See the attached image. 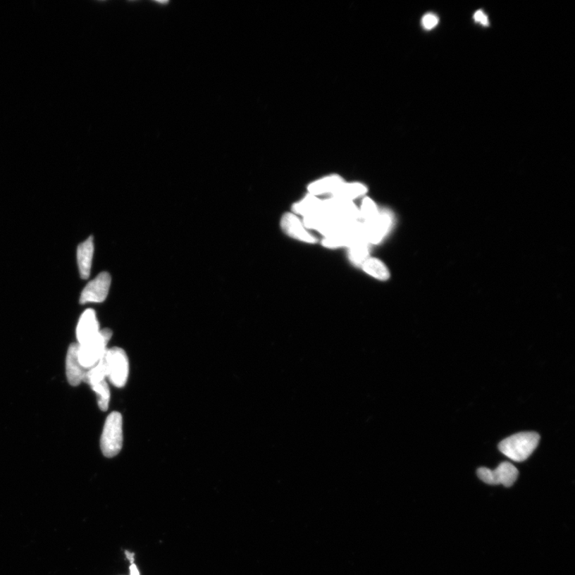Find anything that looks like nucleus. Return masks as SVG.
Returning <instances> with one entry per match:
<instances>
[{
	"mask_svg": "<svg viewBox=\"0 0 575 575\" xmlns=\"http://www.w3.org/2000/svg\"><path fill=\"white\" fill-rule=\"evenodd\" d=\"M540 436L536 433H521L503 440L499 445L500 451L515 462L528 459L538 445Z\"/></svg>",
	"mask_w": 575,
	"mask_h": 575,
	"instance_id": "f257e3e1",
	"label": "nucleus"
},
{
	"mask_svg": "<svg viewBox=\"0 0 575 575\" xmlns=\"http://www.w3.org/2000/svg\"><path fill=\"white\" fill-rule=\"evenodd\" d=\"M123 445V416L119 412H113L106 419L101 435V450L106 457L113 458L121 452Z\"/></svg>",
	"mask_w": 575,
	"mask_h": 575,
	"instance_id": "f03ea898",
	"label": "nucleus"
},
{
	"mask_svg": "<svg viewBox=\"0 0 575 575\" xmlns=\"http://www.w3.org/2000/svg\"><path fill=\"white\" fill-rule=\"evenodd\" d=\"M112 334L109 328L101 329L93 339L86 343L78 345V358L84 369L88 370L92 368L104 357Z\"/></svg>",
	"mask_w": 575,
	"mask_h": 575,
	"instance_id": "7ed1b4c3",
	"label": "nucleus"
},
{
	"mask_svg": "<svg viewBox=\"0 0 575 575\" xmlns=\"http://www.w3.org/2000/svg\"><path fill=\"white\" fill-rule=\"evenodd\" d=\"M105 361L108 371L107 378L113 386L123 388L129 376V359L127 353L121 347H111L106 350Z\"/></svg>",
	"mask_w": 575,
	"mask_h": 575,
	"instance_id": "20e7f679",
	"label": "nucleus"
},
{
	"mask_svg": "<svg viewBox=\"0 0 575 575\" xmlns=\"http://www.w3.org/2000/svg\"><path fill=\"white\" fill-rule=\"evenodd\" d=\"M477 475L482 481L488 484H502L505 487H511L517 481L519 471L511 463L503 462L495 470L481 467L477 471Z\"/></svg>",
	"mask_w": 575,
	"mask_h": 575,
	"instance_id": "39448f33",
	"label": "nucleus"
},
{
	"mask_svg": "<svg viewBox=\"0 0 575 575\" xmlns=\"http://www.w3.org/2000/svg\"><path fill=\"white\" fill-rule=\"evenodd\" d=\"M322 211L332 218L341 221H361L359 209L354 202L350 200L333 197L331 199L322 201Z\"/></svg>",
	"mask_w": 575,
	"mask_h": 575,
	"instance_id": "423d86ee",
	"label": "nucleus"
},
{
	"mask_svg": "<svg viewBox=\"0 0 575 575\" xmlns=\"http://www.w3.org/2000/svg\"><path fill=\"white\" fill-rule=\"evenodd\" d=\"M111 284V275L106 272L101 273L84 288L80 296V304L104 302L109 292Z\"/></svg>",
	"mask_w": 575,
	"mask_h": 575,
	"instance_id": "0eeeda50",
	"label": "nucleus"
},
{
	"mask_svg": "<svg viewBox=\"0 0 575 575\" xmlns=\"http://www.w3.org/2000/svg\"><path fill=\"white\" fill-rule=\"evenodd\" d=\"M392 224L393 218L390 213L380 212L374 220L364 224L365 240L370 245L381 243L390 231Z\"/></svg>",
	"mask_w": 575,
	"mask_h": 575,
	"instance_id": "6e6552de",
	"label": "nucleus"
},
{
	"mask_svg": "<svg viewBox=\"0 0 575 575\" xmlns=\"http://www.w3.org/2000/svg\"><path fill=\"white\" fill-rule=\"evenodd\" d=\"M100 330L95 311L91 309L84 311L76 328L77 344L82 345L87 342L95 338Z\"/></svg>",
	"mask_w": 575,
	"mask_h": 575,
	"instance_id": "1a4fd4ad",
	"label": "nucleus"
},
{
	"mask_svg": "<svg viewBox=\"0 0 575 575\" xmlns=\"http://www.w3.org/2000/svg\"><path fill=\"white\" fill-rule=\"evenodd\" d=\"M280 226L288 236L298 240V241L310 244L316 242V239L305 229L302 221L295 214H285L281 219Z\"/></svg>",
	"mask_w": 575,
	"mask_h": 575,
	"instance_id": "9d476101",
	"label": "nucleus"
},
{
	"mask_svg": "<svg viewBox=\"0 0 575 575\" xmlns=\"http://www.w3.org/2000/svg\"><path fill=\"white\" fill-rule=\"evenodd\" d=\"M78 358V344H71L66 358V374L71 386H79L84 380L87 373Z\"/></svg>",
	"mask_w": 575,
	"mask_h": 575,
	"instance_id": "9b49d317",
	"label": "nucleus"
},
{
	"mask_svg": "<svg viewBox=\"0 0 575 575\" xmlns=\"http://www.w3.org/2000/svg\"><path fill=\"white\" fill-rule=\"evenodd\" d=\"M94 238L88 237L82 242L77 249L78 266H79L80 277L87 280L91 274L92 260L94 256Z\"/></svg>",
	"mask_w": 575,
	"mask_h": 575,
	"instance_id": "f8f14e48",
	"label": "nucleus"
},
{
	"mask_svg": "<svg viewBox=\"0 0 575 575\" xmlns=\"http://www.w3.org/2000/svg\"><path fill=\"white\" fill-rule=\"evenodd\" d=\"M343 179L338 175L329 176L311 183L308 187L309 194L316 197L328 193L333 194L341 184Z\"/></svg>",
	"mask_w": 575,
	"mask_h": 575,
	"instance_id": "ddd939ff",
	"label": "nucleus"
},
{
	"mask_svg": "<svg viewBox=\"0 0 575 575\" xmlns=\"http://www.w3.org/2000/svg\"><path fill=\"white\" fill-rule=\"evenodd\" d=\"M293 212L304 218L322 211V201L319 197L309 194L301 202L292 206Z\"/></svg>",
	"mask_w": 575,
	"mask_h": 575,
	"instance_id": "4468645a",
	"label": "nucleus"
},
{
	"mask_svg": "<svg viewBox=\"0 0 575 575\" xmlns=\"http://www.w3.org/2000/svg\"><path fill=\"white\" fill-rule=\"evenodd\" d=\"M368 189L361 183H342L333 194L337 199L352 201L367 193Z\"/></svg>",
	"mask_w": 575,
	"mask_h": 575,
	"instance_id": "2eb2a0df",
	"label": "nucleus"
},
{
	"mask_svg": "<svg viewBox=\"0 0 575 575\" xmlns=\"http://www.w3.org/2000/svg\"><path fill=\"white\" fill-rule=\"evenodd\" d=\"M370 244L366 240H361L353 244L349 249V257L353 265L361 267L363 264L369 259Z\"/></svg>",
	"mask_w": 575,
	"mask_h": 575,
	"instance_id": "dca6fc26",
	"label": "nucleus"
},
{
	"mask_svg": "<svg viewBox=\"0 0 575 575\" xmlns=\"http://www.w3.org/2000/svg\"><path fill=\"white\" fill-rule=\"evenodd\" d=\"M363 271L376 279L386 280L390 278L388 268L381 261L374 257L369 259L363 264Z\"/></svg>",
	"mask_w": 575,
	"mask_h": 575,
	"instance_id": "f3484780",
	"label": "nucleus"
},
{
	"mask_svg": "<svg viewBox=\"0 0 575 575\" xmlns=\"http://www.w3.org/2000/svg\"><path fill=\"white\" fill-rule=\"evenodd\" d=\"M107 375L108 371L104 355L94 366L87 371L83 381L92 386L95 385V383L106 381Z\"/></svg>",
	"mask_w": 575,
	"mask_h": 575,
	"instance_id": "a211bd4d",
	"label": "nucleus"
},
{
	"mask_svg": "<svg viewBox=\"0 0 575 575\" xmlns=\"http://www.w3.org/2000/svg\"><path fill=\"white\" fill-rule=\"evenodd\" d=\"M92 390L98 395V404L101 411H106L109 407L111 392L106 381L95 383L91 386Z\"/></svg>",
	"mask_w": 575,
	"mask_h": 575,
	"instance_id": "6ab92c4d",
	"label": "nucleus"
},
{
	"mask_svg": "<svg viewBox=\"0 0 575 575\" xmlns=\"http://www.w3.org/2000/svg\"><path fill=\"white\" fill-rule=\"evenodd\" d=\"M379 213L378 208H377L376 203L373 200L369 197H365L363 199L361 209H359V215H361V221L364 224L369 223L374 220Z\"/></svg>",
	"mask_w": 575,
	"mask_h": 575,
	"instance_id": "aec40b11",
	"label": "nucleus"
},
{
	"mask_svg": "<svg viewBox=\"0 0 575 575\" xmlns=\"http://www.w3.org/2000/svg\"><path fill=\"white\" fill-rule=\"evenodd\" d=\"M439 23V18L434 14H427L423 17L422 25L426 30L433 29Z\"/></svg>",
	"mask_w": 575,
	"mask_h": 575,
	"instance_id": "412c9836",
	"label": "nucleus"
},
{
	"mask_svg": "<svg viewBox=\"0 0 575 575\" xmlns=\"http://www.w3.org/2000/svg\"><path fill=\"white\" fill-rule=\"evenodd\" d=\"M474 19L476 22L481 23L483 26H488L489 21L488 18L486 14L484 13L483 11L479 10L477 11L474 15Z\"/></svg>",
	"mask_w": 575,
	"mask_h": 575,
	"instance_id": "4be33fe9",
	"label": "nucleus"
},
{
	"mask_svg": "<svg viewBox=\"0 0 575 575\" xmlns=\"http://www.w3.org/2000/svg\"><path fill=\"white\" fill-rule=\"evenodd\" d=\"M130 575H140L139 569H137L135 563L130 567Z\"/></svg>",
	"mask_w": 575,
	"mask_h": 575,
	"instance_id": "5701e85b",
	"label": "nucleus"
},
{
	"mask_svg": "<svg viewBox=\"0 0 575 575\" xmlns=\"http://www.w3.org/2000/svg\"><path fill=\"white\" fill-rule=\"evenodd\" d=\"M125 555H127V558L131 562V564H133L135 559V554L130 553L129 552V551H125Z\"/></svg>",
	"mask_w": 575,
	"mask_h": 575,
	"instance_id": "b1692460",
	"label": "nucleus"
}]
</instances>
